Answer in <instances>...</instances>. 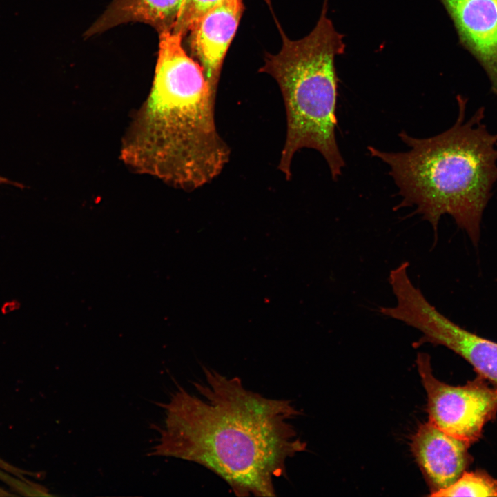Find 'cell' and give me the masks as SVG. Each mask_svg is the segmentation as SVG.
<instances>
[{
  "mask_svg": "<svg viewBox=\"0 0 497 497\" xmlns=\"http://www.w3.org/2000/svg\"><path fill=\"white\" fill-rule=\"evenodd\" d=\"M469 445L429 421L418 427L411 451L432 493L448 487L462 474L471 460Z\"/></svg>",
  "mask_w": 497,
  "mask_h": 497,
  "instance_id": "8",
  "label": "cell"
},
{
  "mask_svg": "<svg viewBox=\"0 0 497 497\" xmlns=\"http://www.w3.org/2000/svg\"><path fill=\"white\" fill-rule=\"evenodd\" d=\"M416 364L427 396L429 422L469 444L477 440L497 412V387H489L481 376L464 386L447 384L433 376L426 353H418Z\"/></svg>",
  "mask_w": 497,
  "mask_h": 497,
  "instance_id": "6",
  "label": "cell"
},
{
  "mask_svg": "<svg viewBox=\"0 0 497 497\" xmlns=\"http://www.w3.org/2000/svg\"><path fill=\"white\" fill-rule=\"evenodd\" d=\"M0 473H8L14 475L20 478H24V471L15 467L14 466L6 462L0 458Z\"/></svg>",
  "mask_w": 497,
  "mask_h": 497,
  "instance_id": "13",
  "label": "cell"
},
{
  "mask_svg": "<svg viewBox=\"0 0 497 497\" xmlns=\"http://www.w3.org/2000/svg\"><path fill=\"white\" fill-rule=\"evenodd\" d=\"M243 8V0H221L188 30L192 50L215 98L223 60L235 35Z\"/></svg>",
  "mask_w": 497,
  "mask_h": 497,
  "instance_id": "7",
  "label": "cell"
},
{
  "mask_svg": "<svg viewBox=\"0 0 497 497\" xmlns=\"http://www.w3.org/2000/svg\"><path fill=\"white\" fill-rule=\"evenodd\" d=\"M182 36L162 30L153 86L122 138L120 158L133 171L193 191L222 172L231 150L217 129L216 98Z\"/></svg>",
  "mask_w": 497,
  "mask_h": 497,
  "instance_id": "2",
  "label": "cell"
},
{
  "mask_svg": "<svg viewBox=\"0 0 497 497\" xmlns=\"http://www.w3.org/2000/svg\"><path fill=\"white\" fill-rule=\"evenodd\" d=\"M494 1H495L496 4V6H497V0H494Z\"/></svg>",
  "mask_w": 497,
  "mask_h": 497,
  "instance_id": "15",
  "label": "cell"
},
{
  "mask_svg": "<svg viewBox=\"0 0 497 497\" xmlns=\"http://www.w3.org/2000/svg\"><path fill=\"white\" fill-rule=\"evenodd\" d=\"M458 115L447 130L429 138L402 131L409 147L405 152H385L373 146L370 155L389 167L402 200L396 208L416 207L431 225L435 237L440 217L451 215L477 245L482 215L497 180V134L483 123L480 108L465 121L466 100L458 98Z\"/></svg>",
  "mask_w": 497,
  "mask_h": 497,
  "instance_id": "3",
  "label": "cell"
},
{
  "mask_svg": "<svg viewBox=\"0 0 497 497\" xmlns=\"http://www.w3.org/2000/svg\"><path fill=\"white\" fill-rule=\"evenodd\" d=\"M10 184V181L8 180L5 177L0 176V184Z\"/></svg>",
  "mask_w": 497,
  "mask_h": 497,
  "instance_id": "14",
  "label": "cell"
},
{
  "mask_svg": "<svg viewBox=\"0 0 497 497\" xmlns=\"http://www.w3.org/2000/svg\"><path fill=\"white\" fill-rule=\"evenodd\" d=\"M221 0H184L177 19L171 30L183 35L211 8Z\"/></svg>",
  "mask_w": 497,
  "mask_h": 497,
  "instance_id": "12",
  "label": "cell"
},
{
  "mask_svg": "<svg viewBox=\"0 0 497 497\" xmlns=\"http://www.w3.org/2000/svg\"><path fill=\"white\" fill-rule=\"evenodd\" d=\"M324 1L313 30L298 40L290 39L280 28L282 47L266 57L261 72L277 81L284 99L286 132L278 169L287 180L296 152L311 148L327 162L337 180L345 164L335 137L338 79L334 61L343 53L342 35L327 15Z\"/></svg>",
  "mask_w": 497,
  "mask_h": 497,
  "instance_id": "4",
  "label": "cell"
},
{
  "mask_svg": "<svg viewBox=\"0 0 497 497\" xmlns=\"http://www.w3.org/2000/svg\"><path fill=\"white\" fill-rule=\"evenodd\" d=\"M432 497L497 496V481L481 471L467 472L448 487L433 492Z\"/></svg>",
  "mask_w": 497,
  "mask_h": 497,
  "instance_id": "11",
  "label": "cell"
},
{
  "mask_svg": "<svg viewBox=\"0 0 497 497\" xmlns=\"http://www.w3.org/2000/svg\"><path fill=\"white\" fill-rule=\"evenodd\" d=\"M184 0H117L106 22L138 21L170 29Z\"/></svg>",
  "mask_w": 497,
  "mask_h": 497,
  "instance_id": "10",
  "label": "cell"
},
{
  "mask_svg": "<svg viewBox=\"0 0 497 497\" xmlns=\"http://www.w3.org/2000/svg\"><path fill=\"white\" fill-rule=\"evenodd\" d=\"M392 292L396 303L383 306L381 313L419 331L422 335L415 344L430 343L448 348L497 387V342L471 333L445 317L411 278L396 282Z\"/></svg>",
  "mask_w": 497,
  "mask_h": 497,
  "instance_id": "5",
  "label": "cell"
},
{
  "mask_svg": "<svg viewBox=\"0 0 497 497\" xmlns=\"http://www.w3.org/2000/svg\"><path fill=\"white\" fill-rule=\"evenodd\" d=\"M468 42L482 56H497V6L494 0H445Z\"/></svg>",
  "mask_w": 497,
  "mask_h": 497,
  "instance_id": "9",
  "label": "cell"
},
{
  "mask_svg": "<svg viewBox=\"0 0 497 497\" xmlns=\"http://www.w3.org/2000/svg\"><path fill=\"white\" fill-rule=\"evenodd\" d=\"M195 393L182 387L166 403L164 427L149 456H171L215 473L238 496H275L289 458L306 449L289 400L247 389L238 377L203 367Z\"/></svg>",
  "mask_w": 497,
  "mask_h": 497,
  "instance_id": "1",
  "label": "cell"
}]
</instances>
